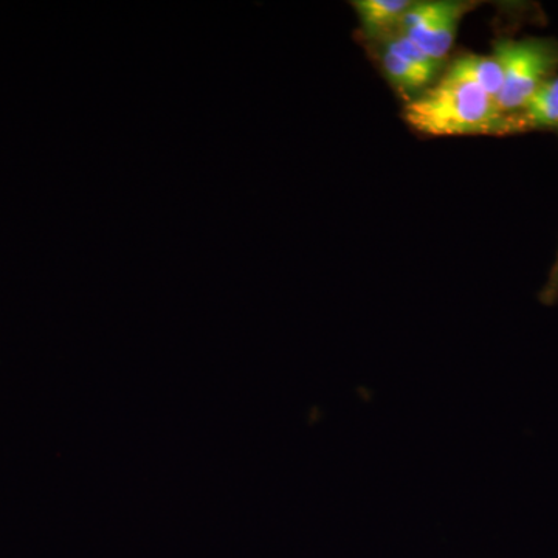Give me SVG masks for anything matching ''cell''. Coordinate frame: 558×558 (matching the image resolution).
Wrapping results in <instances>:
<instances>
[{"mask_svg": "<svg viewBox=\"0 0 558 558\" xmlns=\"http://www.w3.org/2000/svg\"><path fill=\"white\" fill-rule=\"evenodd\" d=\"M381 65H384L388 80L400 92L413 94V92L428 89L429 84H432V80L422 75L416 69L411 68L405 61L400 60V58L395 57V54L389 53L387 50L381 53Z\"/></svg>", "mask_w": 558, "mask_h": 558, "instance_id": "8", "label": "cell"}, {"mask_svg": "<svg viewBox=\"0 0 558 558\" xmlns=\"http://www.w3.org/2000/svg\"><path fill=\"white\" fill-rule=\"evenodd\" d=\"M538 299L545 306H554L558 301V255L553 269L549 271L548 281L539 292Z\"/></svg>", "mask_w": 558, "mask_h": 558, "instance_id": "9", "label": "cell"}, {"mask_svg": "<svg viewBox=\"0 0 558 558\" xmlns=\"http://www.w3.org/2000/svg\"><path fill=\"white\" fill-rule=\"evenodd\" d=\"M411 3L409 0H359L352 5L357 11L363 31L385 38L389 32L398 31L399 22Z\"/></svg>", "mask_w": 558, "mask_h": 558, "instance_id": "5", "label": "cell"}, {"mask_svg": "<svg viewBox=\"0 0 558 558\" xmlns=\"http://www.w3.org/2000/svg\"><path fill=\"white\" fill-rule=\"evenodd\" d=\"M494 57L501 65L502 87L495 100L505 116L519 112L543 83L556 76L558 43L526 38L498 40Z\"/></svg>", "mask_w": 558, "mask_h": 558, "instance_id": "2", "label": "cell"}, {"mask_svg": "<svg viewBox=\"0 0 558 558\" xmlns=\"http://www.w3.org/2000/svg\"><path fill=\"white\" fill-rule=\"evenodd\" d=\"M478 3L459 0L411 3L398 25L405 36L432 60L442 61L457 38L459 22Z\"/></svg>", "mask_w": 558, "mask_h": 558, "instance_id": "3", "label": "cell"}, {"mask_svg": "<svg viewBox=\"0 0 558 558\" xmlns=\"http://www.w3.org/2000/svg\"><path fill=\"white\" fill-rule=\"evenodd\" d=\"M385 50L405 61L407 64H410L411 68L416 69L417 72L432 81L438 75L440 62L432 60L427 53L418 49L416 44L411 43L410 39L399 35V33L385 38Z\"/></svg>", "mask_w": 558, "mask_h": 558, "instance_id": "7", "label": "cell"}, {"mask_svg": "<svg viewBox=\"0 0 558 558\" xmlns=\"http://www.w3.org/2000/svg\"><path fill=\"white\" fill-rule=\"evenodd\" d=\"M508 117L510 134L558 128V75L543 83L519 112Z\"/></svg>", "mask_w": 558, "mask_h": 558, "instance_id": "4", "label": "cell"}, {"mask_svg": "<svg viewBox=\"0 0 558 558\" xmlns=\"http://www.w3.org/2000/svg\"><path fill=\"white\" fill-rule=\"evenodd\" d=\"M402 116L414 131L433 137L510 134L508 116L499 112L494 98L449 73L411 100Z\"/></svg>", "mask_w": 558, "mask_h": 558, "instance_id": "1", "label": "cell"}, {"mask_svg": "<svg viewBox=\"0 0 558 558\" xmlns=\"http://www.w3.org/2000/svg\"><path fill=\"white\" fill-rule=\"evenodd\" d=\"M447 73L476 84L494 100H497L499 92H501L502 70L494 54L492 57L468 54V57L458 58Z\"/></svg>", "mask_w": 558, "mask_h": 558, "instance_id": "6", "label": "cell"}]
</instances>
